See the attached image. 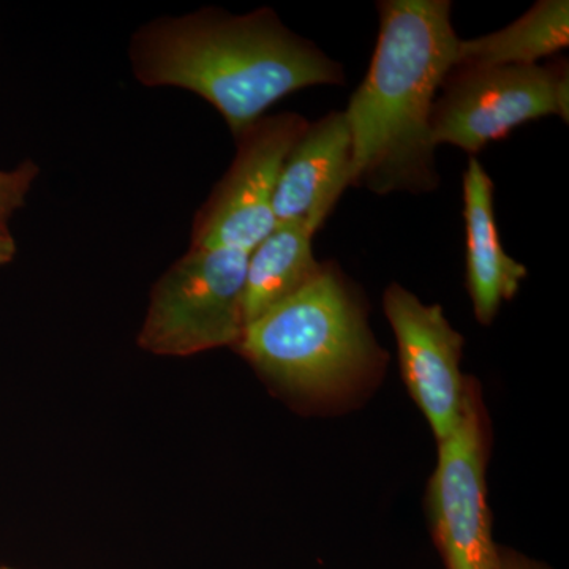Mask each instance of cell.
I'll list each match as a JSON object with an SVG mask.
<instances>
[{
  "label": "cell",
  "instance_id": "cell-4",
  "mask_svg": "<svg viewBox=\"0 0 569 569\" xmlns=\"http://www.w3.org/2000/svg\"><path fill=\"white\" fill-rule=\"evenodd\" d=\"M249 252L192 247L153 284L138 343L159 356H192L231 347L246 328Z\"/></svg>",
  "mask_w": 569,
  "mask_h": 569
},
{
  "label": "cell",
  "instance_id": "cell-11",
  "mask_svg": "<svg viewBox=\"0 0 569 569\" xmlns=\"http://www.w3.org/2000/svg\"><path fill=\"white\" fill-rule=\"evenodd\" d=\"M313 236L306 223L277 224L250 252L244 287L246 326L320 276L325 263L313 254Z\"/></svg>",
  "mask_w": 569,
  "mask_h": 569
},
{
  "label": "cell",
  "instance_id": "cell-5",
  "mask_svg": "<svg viewBox=\"0 0 569 569\" xmlns=\"http://www.w3.org/2000/svg\"><path fill=\"white\" fill-rule=\"evenodd\" d=\"M569 71L565 59L548 66H455L433 104L432 141L471 156L527 122L569 119Z\"/></svg>",
  "mask_w": 569,
  "mask_h": 569
},
{
  "label": "cell",
  "instance_id": "cell-14",
  "mask_svg": "<svg viewBox=\"0 0 569 569\" xmlns=\"http://www.w3.org/2000/svg\"><path fill=\"white\" fill-rule=\"evenodd\" d=\"M497 569H549L545 565L538 563V561L529 559V557L522 556V553L516 552V550L500 549V556H498V568Z\"/></svg>",
  "mask_w": 569,
  "mask_h": 569
},
{
  "label": "cell",
  "instance_id": "cell-7",
  "mask_svg": "<svg viewBox=\"0 0 569 569\" xmlns=\"http://www.w3.org/2000/svg\"><path fill=\"white\" fill-rule=\"evenodd\" d=\"M309 121L296 112L263 116L241 133L233 163L193 219L192 247L252 252L276 230L272 203L288 153Z\"/></svg>",
  "mask_w": 569,
  "mask_h": 569
},
{
  "label": "cell",
  "instance_id": "cell-10",
  "mask_svg": "<svg viewBox=\"0 0 569 569\" xmlns=\"http://www.w3.org/2000/svg\"><path fill=\"white\" fill-rule=\"evenodd\" d=\"M463 219L467 231V290L479 323L496 320L527 277V268L505 252L493 212V182L471 157L463 173Z\"/></svg>",
  "mask_w": 569,
  "mask_h": 569
},
{
  "label": "cell",
  "instance_id": "cell-15",
  "mask_svg": "<svg viewBox=\"0 0 569 569\" xmlns=\"http://www.w3.org/2000/svg\"><path fill=\"white\" fill-rule=\"evenodd\" d=\"M17 254V242L11 238L9 228L0 227V266L10 263Z\"/></svg>",
  "mask_w": 569,
  "mask_h": 569
},
{
  "label": "cell",
  "instance_id": "cell-9",
  "mask_svg": "<svg viewBox=\"0 0 569 569\" xmlns=\"http://www.w3.org/2000/svg\"><path fill=\"white\" fill-rule=\"evenodd\" d=\"M353 186V141L346 111L309 122L284 160L274 194L277 224L301 222L313 233Z\"/></svg>",
  "mask_w": 569,
  "mask_h": 569
},
{
  "label": "cell",
  "instance_id": "cell-16",
  "mask_svg": "<svg viewBox=\"0 0 569 569\" xmlns=\"http://www.w3.org/2000/svg\"><path fill=\"white\" fill-rule=\"evenodd\" d=\"M0 569H13V568H0Z\"/></svg>",
  "mask_w": 569,
  "mask_h": 569
},
{
  "label": "cell",
  "instance_id": "cell-2",
  "mask_svg": "<svg viewBox=\"0 0 569 569\" xmlns=\"http://www.w3.org/2000/svg\"><path fill=\"white\" fill-rule=\"evenodd\" d=\"M380 32L365 80L346 110L353 187L376 194L433 192L440 186L433 104L458 59L449 0L378 2Z\"/></svg>",
  "mask_w": 569,
  "mask_h": 569
},
{
  "label": "cell",
  "instance_id": "cell-12",
  "mask_svg": "<svg viewBox=\"0 0 569 569\" xmlns=\"http://www.w3.org/2000/svg\"><path fill=\"white\" fill-rule=\"evenodd\" d=\"M569 44L568 0H539L500 31L460 40L456 66H537Z\"/></svg>",
  "mask_w": 569,
  "mask_h": 569
},
{
  "label": "cell",
  "instance_id": "cell-8",
  "mask_svg": "<svg viewBox=\"0 0 569 569\" xmlns=\"http://www.w3.org/2000/svg\"><path fill=\"white\" fill-rule=\"evenodd\" d=\"M385 316L395 331L400 372L411 399L433 436L445 440L462 417L468 381L460 361L463 336L452 328L438 305H425L402 284H389Z\"/></svg>",
  "mask_w": 569,
  "mask_h": 569
},
{
  "label": "cell",
  "instance_id": "cell-13",
  "mask_svg": "<svg viewBox=\"0 0 569 569\" xmlns=\"http://www.w3.org/2000/svg\"><path fill=\"white\" fill-rule=\"evenodd\" d=\"M39 171L32 160H26L11 171L0 170V227L7 228L13 212L24 206L26 197Z\"/></svg>",
  "mask_w": 569,
  "mask_h": 569
},
{
  "label": "cell",
  "instance_id": "cell-1",
  "mask_svg": "<svg viewBox=\"0 0 569 569\" xmlns=\"http://www.w3.org/2000/svg\"><path fill=\"white\" fill-rule=\"evenodd\" d=\"M130 63L142 86L186 89L211 103L233 137L290 93L346 81L339 62L271 9L153 20L133 33Z\"/></svg>",
  "mask_w": 569,
  "mask_h": 569
},
{
  "label": "cell",
  "instance_id": "cell-6",
  "mask_svg": "<svg viewBox=\"0 0 569 569\" xmlns=\"http://www.w3.org/2000/svg\"><path fill=\"white\" fill-rule=\"evenodd\" d=\"M489 421L478 381L470 377L458 427L438 441L436 471L427 488V512L447 569H497L486 468Z\"/></svg>",
  "mask_w": 569,
  "mask_h": 569
},
{
  "label": "cell",
  "instance_id": "cell-3",
  "mask_svg": "<svg viewBox=\"0 0 569 569\" xmlns=\"http://www.w3.org/2000/svg\"><path fill=\"white\" fill-rule=\"evenodd\" d=\"M234 350L272 387L307 399L355 387L385 358L362 299L335 263L247 325Z\"/></svg>",
  "mask_w": 569,
  "mask_h": 569
}]
</instances>
